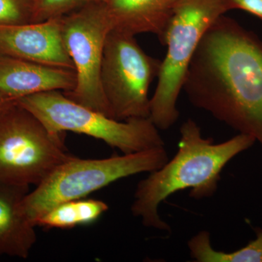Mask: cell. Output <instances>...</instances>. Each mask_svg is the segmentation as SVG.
I'll list each match as a JSON object with an SVG mask.
<instances>
[{"label": "cell", "mask_w": 262, "mask_h": 262, "mask_svg": "<svg viewBox=\"0 0 262 262\" xmlns=\"http://www.w3.org/2000/svg\"><path fill=\"white\" fill-rule=\"evenodd\" d=\"M183 90L195 107L262 147V39L256 34L220 17L198 46Z\"/></svg>", "instance_id": "6da1fadb"}, {"label": "cell", "mask_w": 262, "mask_h": 262, "mask_svg": "<svg viewBox=\"0 0 262 262\" xmlns=\"http://www.w3.org/2000/svg\"><path fill=\"white\" fill-rule=\"evenodd\" d=\"M255 143L252 136L239 134L215 144L212 138L203 137L199 125L189 119L180 127L175 156L138 184L131 206L133 215L140 217L146 227L170 232V225L159 215L160 205L174 193L186 189H189L193 199L214 195L227 163Z\"/></svg>", "instance_id": "7a4b0ae2"}, {"label": "cell", "mask_w": 262, "mask_h": 262, "mask_svg": "<svg viewBox=\"0 0 262 262\" xmlns=\"http://www.w3.org/2000/svg\"><path fill=\"white\" fill-rule=\"evenodd\" d=\"M228 11L226 0H179L165 32L167 53L150 99L149 117L159 130H168L178 120L177 101L193 56L208 29Z\"/></svg>", "instance_id": "3957f363"}, {"label": "cell", "mask_w": 262, "mask_h": 262, "mask_svg": "<svg viewBox=\"0 0 262 262\" xmlns=\"http://www.w3.org/2000/svg\"><path fill=\"white\" fill-rule=\"evenodd\" d=\"M168 160L165 146L103 159L74 156L25 196L24 211L34 225L38 218L58 204L85 198L120 179L151 173L162 168Z\"/></svg>", "instance_id": "277c9868"}, {"label": "cell", "mask_w": 262, "mask_h": 262, "mask_svg": "<svg viewBox=\"0 0 262 262\" xmlns=\"http://www.w3.org/2000/svg\"><path fill=\"white\" fill-rule=\"evenodd\" d=\"M16 101L53 134H84L123 154L165 146L159 129L149 117L116 120L72 101L61 91L31 95Z\"/></svg>", "instance_id": "5b68a950"}, {"label": "cell", "mask_w": 262, "mask_h": 262, "mask_svg": "<svg viewBox=\"0 0 262 262\" xmlns=\"http://www.w3.org/2000/svg\"><path fill=\"white\" fill-rule=\"evenodd\" d=\"M65 134H53L16 101L0 111V183L39 185L61 164L67 152Z\"/></svg>", "instance_id": "8992f818"}, {"label": "cell", "mask_w": 262, "mask_h": 262, "mask_svg": "<svg viewBox=\"0 0 262 262\" xmlns=\"http://www.w3.org/2000/svg\"><path fill=\"white\" fill-rule=\"evenodd\" d=\"M161 64V60L143 51L135 36L113 29L108 33L101 85L116 120L149 117V86L158 77Z\"/></svg>", "instance_id": "52a82bcc"}, {"label": "cell", "mask_w": 262, "mask_h": 262, "mask_svg": "<svg viewBox=\"0 0 262 262\" xmlns=\"http://www.w3.org/2000/svg\"><path fill=\"white\" fill-rule=\"evenodd\" d=\"M61 18L63 42L77 77L75 89L63 93L72 101L115 118L101 80L105 41L112 30L105 3L86 5Z\"/></svg>", "instance_id": "ba28073f"}, {"label": "cell", "mask_w": 262, "mask_h": 262, "mask_svg": "<svg viewBox=\"0 0 262 262\" xmlns=\"http://www.w3.org/2000/svg\"><path fill=\"white\" fill-rule=\"evenodd\" d=\"M0 56L75 70L62 35V18L0 25Z\"/></svg>", "instance_id": "9c48e42d"}, {"label": "cell", "mask_w": 262, "mask_h": 262, "mask_svg": "<svg viewBox=\"0 0 262 262\" xmlns=\"http://www.w3.org/2000/svg\"><path fill=\"white\" fill-rule=\"evenodd\" d=\"M75 70L0 56V94L17 101L31 95L75 89Z\"/></svg>", "instance_id": "30bf717a"}, {"label": "cell", "mask_w": 262, "mask_h": 262, "mask_svg": "<svg viewBox=\"0 0 262 262\" xmlns=\"http://www.w3.org/2000/svg\"><path fill=\"white\" fill-rule=\"evenodd\" d=\"M179 0H107L112 30L136 36L150 33L163 44L165 32Z\"/></svg>", "instance_id": "8fae6325"}, {"label": "cell", "mask_w": 262, "mask_h": 262, "mask_svg": "<svg viewBox=\"0 0 262 262\" xmlns=\"http://www.w3.org/2000/svg\"><path fill=\"white\" fill-rule=\"evenodd\" d=\"M29 189L0 183V255L27 258L37 241L36 226L23 206Z\"/></svg>", "instance_id": "7c38bea8"}, {"label": "cell", "mask_w": 262, "mask_h": 262, "mask_svg": "<svg viewBox=\"0 0 262 262\" xmlns=\"http://www.w3.org/2000/svg\"><path fill=\"white\" fill-rule=\"evenodd\" d=\"M108 209V205L102 201L86 198L72 200L51 208L38 218L34 225L46 228H74L94 223Z\"/></svg>", "instance_id": "4fadbf2b"}, {"label": "cell", "mask_w": 262, "mask_h": 262, "mask_svg": "<svg viewBox=\"0 0 262 262\" xmlns=\"http://www.w3.org/2000/svg\"><path fill=\"white\" fill-rule=\"evenodd\" d=\"M256 237L244 247L232 252L216 251L211 245V234L201 231L187 243L190 256L198 262H262V229H255Z\"/></svg>", "instance_id": "5bb4252c"}, {"label": "cell", "mask_w": 262, "mask_h": 262, "mask_svg": "<svg viewBox=\"0 0 262 262\" xmlns=\"http://www.w3.org/2000/svg\"><path fill=\"white\" fill-rule=\"evenodd\" d=\"M107 0H34L33 23H39L64 15L93 3Z\"/></svg>", "instance_id": "9a60e30c"}, {"label": "cell", "mask_w": 262, "mask_h": 262, "mask_svg": "<svg viewBox=\"0 0 262 262\" xmlns=\"http://www.w3.org/2000/svg\"><path fill=\"white\" fill-rule=\"evenodd\" d=\"M34 0H0V25L33 23Z\"/></svg>", "instance_id": "2e32d148"}, {"label": "cell", "mask_w": 262, "mask_h": 262, "mask_svg": "<svg viewBox=\"0 0 262 262\" xmlns=\"http://www.w3.org/2000/svg\"><path fill=\"white\" fill-rule=\"evenodd\" d=\"M226 3L229 10H244L262 20V0H226Z\"/></svg>", "instance_id": "e0dca14e"}, {"label": "cell", "mask_w": 262, "mask_h": 262, "mask_svg": "<svg viewBox=\"0 0 262 262\" xmlns=\"http://www.w3.org/2000/svg\"><path fill=\"white\" fill-rule=\"evenodd\" d=\"M13 101H15L8 99V98L4 97L3 95L0 94V111H1L2 110H3L5 107H6L7 106H8L10 103L13 102Z\"/></svg>", "instance_id": "ac0fdd59"}]
</instances>
